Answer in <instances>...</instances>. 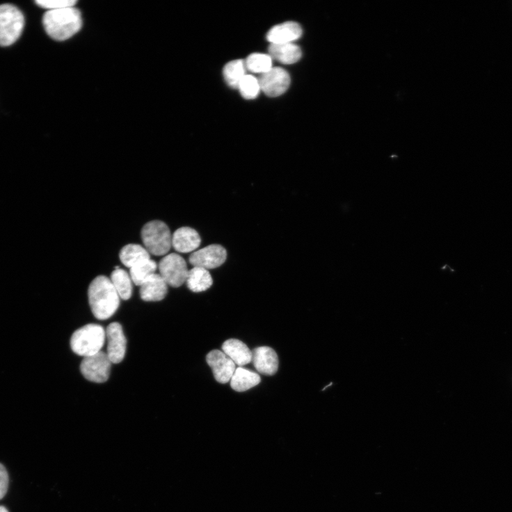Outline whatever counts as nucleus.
<instances>
[{
	"instance_id": "1",
	"label": "nucleus",
	"mask_w": 512,
	"mask_h": 512,
	"mask_svg": "<svg viewBox=\"0 0 512 512\" xmlns=\"http://www.w3.org/2000/svg\"><path fill=\"white\" fill-rule=\"evenodd\" d=\"M88 301L93 315L106 320L111 317L120 305V297L109 278L100 275L95 278L88 288Z\"/></svg>"
},
{
	"instance_id": "2",
	"label": "nucleus",
	"mask_w": 512,
	"mask_h": 512,
	"mask_svg": "<svg viewBox=\"0 0 512 512\" xmlns=\"http://www.w3.org/2000/svg\"><path fill=\"white\" fill-rule=\"evenodd\" d=\"M83 24L81 13L74 7L47 11L43 25L48 35L56 41H65L81 30Z\"/></svg>"
},
{
	"instance_id": "3",
	"label": "nucleus",
	"mask_w": 512,
	"mask_h": 512,
	"mask_svg": "<svg viewBox=\"0 0 512 512\" xmlns=\"http://www.w3.org/2000/svg\"><path fill=\"white\" fill-rule=\"evenodd\" d=\"M106 339V330L102 326L88 324L72 335L70 344L75 354L87 358L99 353Z\"/></svg>"
},
{
	"instance_id": "4",
	"label": "nucleus",
	"mask_w": 512,
	"mask_h": 512,
	"mask_svg": "<svg viewBox=\"0 0 512 512\" xmlns=\"http://www.w3.org/2000/svg\"><path fill=\"white\" fill-rule=\"evenodd\" d=\"M142 239L150 254L166 255L173 246V236L167 224L161 221H152L142 230Z\"/></svg>"
},
{
	"instance_id": "5",
	"label": "nucleus",
	"mask_w": 512,
	"mask_h": 512,
	"mask_svg": "<svg viewBox=\"0 0 512 512\" xmlns=\"http://www.w3.org/2000/svg\"><path fill=\"white\" fill-rule=\"evenodd\" d=\"M24 27L22 12L12 5L0 6V46L8 47L20 38Z\"/></svg>"
},
{
	"instance_id": "6",
	"label": "nucleus",
	"mask_w": 512,
	"mask_h": 512,
	"mask_svg": "<svg viewBox=\"0 0 512 512\" xmlns=\"http://www.w3.org/2000/svg\"><path fill=\"white\" fill-rule=\"evenodd\" d=\"M159 275L168 285L179 287L186 282L189 273L185 260L177 253L165 256L159 264Z\"/></svg>"
},
{
	"instance_id": "7",
	"label": "nucleus",
	"mask_w": 512,
	"mask_h": 512,
	"mask_svg": "<svg viewBox=\"0 0 512 512\" xmlns=\"http://www.w3.org/2000/svg\"><path fill=\"white\" fill-rule=\"evenodd\" d=\"M112 362L104 351L84 358L81 364V371L88 381L102 383L108 381Z\"/></svg>"
},
{
	"instance_id": "8",
	"label": "nucleus",
	"mask_w": 512,
	"mask_h": 512,
	"mask_svg": "<svg viewBox=\"0 0 512 512\" xmlns=\"http://www.w3.org/2000/svg\"><path fill=\"white\" fill-rule=\"evenodd\" d=\"M227 252L221 245L213 244L191 253L189 263L193 267L207 270L214 269L225 263Z\"/></svg>"
},
{
	"instance_id": "9",
	"label": "nucleus",
	"mask_w": 512,
	"mask_h": 512,
	"mask_svg": "<svg viewBox=\"0 0 512 512\" xmlns=\"http://www.w3.org/2000/svg\"><path fill=\"white\" fill-rule=\"evenodd\" d=\"M258 80L261 90L270 97L281 95L289 88L291 83L289 74L278 67L272 68L261 74Z\"/></svg>"
},
{
	"instance_id": "10",
	"label": "nucleus",
	"mask_w": 512,
	"mask_h": 512,
	"mask_svg": "<svg viewBox=\"0 0 512 512\" xmlns=\"http://www.w3.org/2000/svg\"><path fill=\"white\" fill-rule=\"evenodd\" d=\"M207 362L214 376L220 383L230 382L237 369L235 363L222 351L213 350L207 356Z\"/></svg>"
},
{
	"instance_id": "11",
	"label": "nucleus",
	"mask_w": 512,
	"mask_h": 512,
	"mask_svg": "<svg viewBox=\"0 0 512 512\" xmlns=\"http://www.w3.org/2000/svg\"><path fill=\"white\" fill-rule=\"evenodd\" d=\"M108 347L106 354L112 364L120 363L126 352V338L122 328L118 323H113L106 330Z\"/></svg>"
},
{
	"instance_id": "12",
	"label": "nucleus",
	"mask_w": 512,
	"mask_h": 512,
	"mask_svg": "<svg viewBox=\"0 0 512 512\" xmlns=\"http://www.w3.org/2000/svg\"><path fill=\"white\" fill-rule=\"evenodd\" d=\"M252 362L260 374L273 376L278 369L279 361L275 351L269 346H260L252 351Z\"/></svg>"
},
{
	"instance_id": "13",
	"label": "nucleus",
	"mask_w": 512,
	"mask_h": 512,
	"mask_svg": "<svg viewBox=\"0 0 512 512\" xmlns=\"http://www.w3.org/2000/svg\"><path fill=\"white\" fill-rule=\"evenodd\" d=\"M302 34L301 26L296 22H289L273 27L267 39L273 45L288 44L301 38Z\"/></svg>"
},
{
	"instance_id": "14",
	"label": "nucleus",
	"mask_w": 512,
	"mask_h": 512,
	"mask_svg": "<svg viewBox=\"0 0 512 512\" xmlns=\"http://www.w3.org/2000/svg\"><path fill=\"white\" fill-rule=\"evenodd\" d=\"M168 285L159 274L154 273L140 286L141 298L146 302L163 301L168 294Z\"/></svg>"
},
{
	"instance_id": "15",
	"label": "nucleus",
	"mask_w": 512,
	"mask_h": 512,
	"mask_svg": "<svg viewBox=\"0 0 512 512\" xmlns=\"http://www.w3.org/2000/svg\"><path fill=\"white\" fill-rule=\"evenodd\" d=\"M199 233L190 227H182L177 230L173 236V246L183 253L196 250L201 244Z\"/></svg>"
},
{
	"instance_id": "16",
	"label": "nucleus",
	"mask_w": 512,
	"mask_h": 512,
	"mask_svg": "<svg viewBox=\"0 0 512 512\" xmlns=\"http://www.w3.org/2000/svg\"><path fill=\"white\" fill-rule=\"evenodd\" d=\"M222 351L239 367H243L252 362V351L239 339H230L224 342Z\"/></svg>"
},
{
	"instance_id": "17",
	"label": "nucleus",
	"mask_w": 512,
	"mask_h": 512,
	"mask_svg": "<svg viewBox=\"0 0 512 512\" xmlns=\"http://www.w3.org/2000/svg\"><path fill=\"white\" fill-rule=\"evenodd\" d=\"M262 378L257 373L239 367L230 382L232 388L237 392H246L261 383Z\"/></svg>"
},
{
	"instance_id": "18",
	"label": "nucleus",
	"mask_w": 512,
	"mask_h": 512,
	"mask_svg": "<svg viewBox=\"0 0 512 512\" xmlns=\"http://www.w3.org/2000/svg\"><path fill=\"white\" fill-rule=\"evenodd\" d=\"M270 56L284 64H292L298 62L301 56V48L293 44L273 45L269 49Z\"/></svg>"
},
{
	"instance_id": "19",
	"label": "nucleus",
	"mask_w": 512,
	"mask_h": 512,
	"mask_svg": "<svg viewBox=\"0 0 512 512\" xmlns=\"http://www.w3.org/2000/svg\"><path fill=\"white\" fill-rule=\"evenodd\" d=\"M186 282L191 291L201 293L209 289L213 284V279L208 270L193 267L189 271Z\"/></svg>"
},
{
	"instance_id": "20",
	"label": "nucleus",
	"mask_w": 512,
	"mask_h": 512,
	"mask_svg": "<svg viewBox=\"0 0 512 512\" xmlns=\"http://www.w3.org/2000/svg\"><path fill=\"white\" fill-rule=\"evenodd\" d=\"M122 264L127 268H133L145 260L150 259V254L139 244H128L120 253Z\"/></svg>"
},
{
	"instance_id": "21",
	"label": "nucleus",
	"mask_w": 512,
	"mask_h": 512,
	"mask_svg": "<svg viewBox=\"0 0 512 512\" xmlns=\"http://www.w3.org/2000/svg\"><path fill=\"white\" fill-rule=\"evenodd\" d=\"M111 280L120 298L124 301L129 300L132 296L133 285L130 274L121 269H116L112 273Z\"/></svg>"
},
{
	"instance_id": "22",
	"label": "nucleus",
	"mask_w": 512,
	"mask_h": 512,
	"mask_svg": "<svg viewBox=\"0 0 512 512\" xmlns=\"http://www.w3.org/2000/svg\"><path fill=\"white\" fill-rule=\"evenodd\" d=\"M245 61L235 60L227 64L223 69V77L227 83L234 88H238L240 82L246 75Z\"/></svg>"
},
{
	"instance_id": "23",
	"label": "nucleus",
	"mask_w": 512,
	"mask_h": 512,
	"mask_svg": "<svg viewBox=\"0 0 512 512\" xmlns=\"http://www.w3.org/2000/svg\"><path fill=\"white\" fill-rule=\"evenodd\" d=\"M157 268V265L154 261L147 259L130 269V275L136 285L141 286L155 273Z\"/></svg>"
},
{
	"instance_id": "24",
	"label": "nucleus",
	"mask_w": 512,
	"mask_h": 512,
	"mask_svg": "<svg viewBox=\"0 0 512 512\" xmlns=\"http://www.w3.org/2000/svg\"><path fill=\"white\" fill-rule=\"evenodd\" d=\"M246 70L254 74H264L271 70L272 58L270 55L253 54L245 61Z\"/></svg>"
},
{
	"instance_id": "25",
	"label": "nucleus",
	"mask_w": 512,
	"mask_h": 512,
	"mask_svg": "<svg viewBox=\"0 0 512 512\" xmlns=\"http://www.w3.org/2000/svg\"><path fill=\"white\" fill-rule=\"evenodd\" d=\"M239 91L245 99L252 100L257 97L261 87L258 79L246 75L239 83Z\"/></svg>"
},
{
	"instance_id": "26",
	"label": "nucleus",
	"mask_w": 512,
	"mask_h": 512,
	"mask_svg": "<svg viewBox=\"0 0 512 512\" xmlns=\"http://www.w3.org/2000/svg\"><path fill=\"white\" fill-rule=\"evenodd\" d=\"M77 3L76 0H38L36 4L48 11L72 8Z\"/></svg>"
},
{
	"instance_id": "27",
	"label": "nucleus",
	"mask_w": 512,
	"mask_h": 512,
	"mask_svg": "<svg viewBox=\"0 0 512 512\" xmlns=\"http://www.w3.org/2000/svg\"><path fill=\"white\" fill-rule=\"evenodd\" d=\"M9 486V476L3 465L0 463V499L6 495Z\"/></svg>"
},
{
	"instance_id": "28",
	"label": "nucleus",
	"mask_w": 512,
	"mask_h": 512,
	"mask_svg": "<svg viewBox=\"0 0 512 512\" xmlns=\"http://www.w3.org/2000/svg\"><path fill=\"white\" fill-rule=\"evenodd\" d=\"M0 512H8V511L6 507L1 506H0Z\"/></svg>"
}]
</instances>
